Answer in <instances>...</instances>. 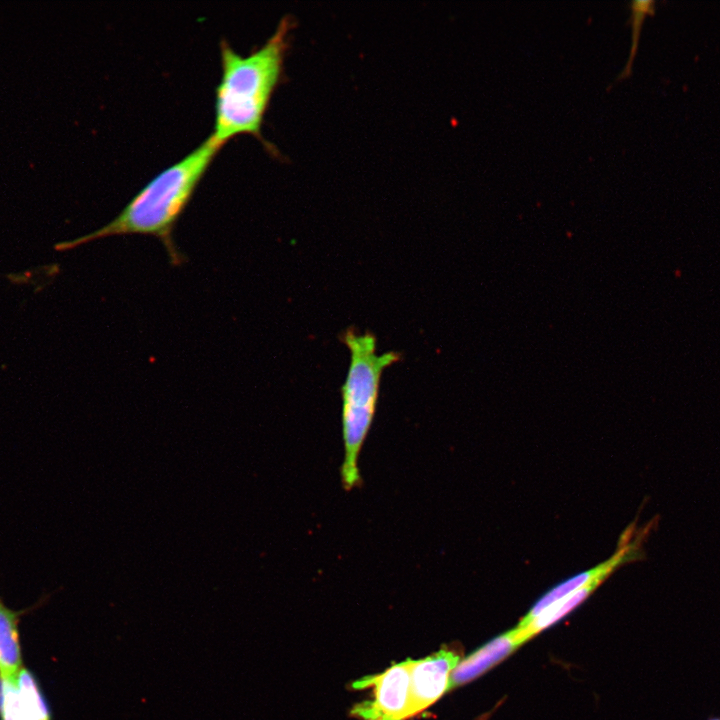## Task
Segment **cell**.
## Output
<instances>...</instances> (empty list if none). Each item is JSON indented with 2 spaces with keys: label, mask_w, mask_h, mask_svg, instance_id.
I'll return each instance as SVG.
<instances>
[{
  "label": "cell",
  "mask_w": 720,
  "mask_h": 720,
  "mask_svg": "<svg viewBox=\"0 0 720 720\" xmlns=\"http://www.w3.org/2000/svg\"><path fill=\"white\" fill-rule=\"evenodd\" d=\"M292 26L291 18L283 17L265 43L247 55L236 52L225 39L220 41L221 77L215 90L211 135L223 145L238 135L249 134L274 153L261 128L282 79Z\"/></svg>",
  "instance_id": "cell-1"
},
{
  "label": "cell",
  "mask_w": 720,
  "mask_h": 720,
  "mask_svg": "<svg viewBox=\"0 0 720 720\" xmlns=\"http://www.w3.org/2000/svg\"><path fill=\"white\" fill-rule=\"evenodd\" d=\"M224 145L209 135L179 161L154 176L110 222L99 229L55 245L66 251L102 238L122 235H150L158 238L172 265L184 262L172 233L198 184Z\"/></svg>",
  "instance_id": "cell-2"
},
{
  "label": "cell",
  "mask_w": 720,
  "mask_h": 720,
  "mask_svg": "<svg viewBox=\"0 0 720 720\" xmlns=\"http://www.w3.org/2000/svg\"><path fill=\"white\" fill-rule=\"evenodd\" d=\"M342 338L351 358L341 388L344 457L340 476L343 488L350 491L362 483L359 458L375 416L381 375L400 361L401 354L388 351L378 355L376 337L369 331L357 334L347 329Z\"/></svg>",
  "instance_id": "cell-3"
},
{
  "label": "cell",
  "mask_w": 720,
  "mask_h": 720,
  "mask_svg": "<svg viewBox=\"0 0 720 720\" xmlns=\"http://www.w3.org/2000/svg\"><path fill=\"white\" fill-rule=\"evenodd\" d=\"M356 688L373 687L370 700L359 703L352 715L361 720H406L410 718V660L385 672L360 680Z\"/></svg>",
  "instance_id": "cell-4"
},
{
  "label": "cell",
  "mask_w": 720,
  "mask_h": 720,
  "mask_svg": "<svg viewBox=\"0 0 720 720\" xmlns=\"http://www.w3.org/2000/svg\"><path fill=\"white\" fill-rule=\"evenodd\" d=\"M650 525L642 528L632 539L635 523L631 524L621 536L616 552L596 567L565 580L543 595L522 618L518 626H525L545 608L567 595L591 584L600 585L614 570L627 562L644 558L642 543L648 536Z\"/></svg>",
  "instance_id": "cell-5"
},
{
  "label": "cell",
  "mask_w": 720,
  "mask_h": 720,
  "mask_svg": "<svg viewBox=\"0 0 720 720\" xmlns=\"http://www.w3.org/2000/svg\"><path fill=\"white\" fill-rule=\"evenodd\" d=\"M460 662L454 648H442L421 659L410 660V717L435 703L450 688V677Z\"/></svg>",
  "instance_id": "cell-6"
},
{
  "label": "cell",
  "mask_w": 720,
  "mask_h": 720,
  "mask_svg": "<svg viewBox=\"0 0 720 720\" xmlns=\"http://www.w3.org/2000/svg\"><path fill=\"white\" fill-rule=\"evenodd\" d=\"M2 720H49V713L33 676L22 668L13 680L0 679Z\"/></svg>",
  "instance_id": "cell-7"
},
{
  "label": "cell",
  "mask_w": 720,
  "mask_h": 720,
  "mask_svg": "<svg viewBox=\"0 0 720 720\" xmlns=\"http://www.w3.org/2000/svg\"><path fill=\"white\" fill-rule=\"evenodd\" d=\"M521 645L513 629L492 639L459 662L451 674L450 688L474 680Z\"/></svg>",
  "instance_id": "cell-8"
},
{
  "label": "cell",
  "mask_w": 720,
  "mask_h": 720,
  "mask_svg": "<svg viewBox=\"0 0 720 720\" xmlns=\"http://www.w3.org/2000/svg\"><path fill=\"white\" fill-rule=\"evenodd\" d=\"M22 668L18 615L0 598V679L13 680Z\"/></svg>",
  "instance_id": "cell-9"
},
{
  "label": "cell",
  "mask_w": 720,
  "mask_h": 720,
  "mask_svg": "<svg viewBox=\"0 0 720 720\" xmlns=\"http://www.w3.org/2000/svg\"><path fill=\"white\" fill-rule=\"evenodd\" d=\"M598 586V584H591L589 586L583 587L545 608L527 625L516 626L513 630L517 638L522 644L527 640L531 639L537 633L554 624L566 614L571 612L575 607L581 604L591 593H593V591Z\"/></svg>",
  "instance_id": "cell-10"
},
{
  "label": "cell",
  "mask_w": 720,
  "mask_h": 720,
  "mask_svg": "<svg viewBox=\"0 0 720 720\" xmlns=\"http://www.w3.org/2000/svg\"><path fill=\"white\" fill-rule=\"evenodd\" d=\"M631 26H632V44L630 48L629 58L623 71L617 78L618 81L624 80L632 73L633 62L639 45L641 28L646 16H652L655 13V2L651 0H637L630 3Z\"/></svg>",
  "instance_id": "cell-11"
},
{
  "label": "cell",
  "mask_w": 720,
  "mask_h": 720,
  "mask_svg": "<svg viewBox=\"0 0 720 720\" xmlns=\"http://www.w3.org/2000/svg\"><path fill=\"white\" fill-rule=\"evenodd\" d=\"M707 720H720V717H710Z\"/></svg>",
  "instance_id": "cell-12"
}]
</instances>
